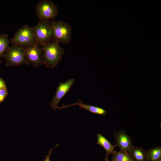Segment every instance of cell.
<instances>
[{
	"label": "cell",
	"mask_w": 161,
	"mask_h": 161,
	"mask_svg": "<svg viewBox=\"0 0 161 161\" xmlns=\"http://www.w3.org/2000/svg\"><path fill=\"white\" fill-rule=\"evenodd\" d=\"M59 43L52 41L41 46L43 64L46 67L55 68L62 59L64 51Z\"/></svg>",
	"instance_id": "cell-1"
},
{
	"label": "cell",
	"mask_w": 161,
	"mask_h": 161,
	"mask_svg": "<svg viewBox=\"0 0 161 161\" xmlns=\"http://www.w3.org/2000/svg\"><path fill=\"white\" fill-rule=\"evenodd\" d=\"M3 56L7 66L14 67L30 64L26 59L24 47L21 46L12 44Z\"/></svg>",
	"instance_id": "cell-2"
},
{
	"label": "cell",
	"mask_w": 161,
	"mask_h": 161,
	"mask_svg": "<svg viewBox=\"0 0 161 161\" xmlns=\"http://www.w3.org/2000/svg\"><path fill=\"white\" fill-rule=\"evenodd\" d=\"M52 35V41L67 44L71 38L72 29L68 23L62 21H52L50 23Z\"/></svg>",
	"instance_id": "cell-3"
},
{
	"label": "cell",
	"mask_w": 161,
	"mask_h": 161,
	"mask_svg": "<svg viewBox=\"0 0 161 161\" xmlns=\"http://www.w3.org/2000/svg\"><path fill=\"white\" fill-rule=\"evenodd\" d=\"M50 20H40L33 27L35 37V43L41 46L52 41Z\"/></svg>",
	"instance_id": "cell-4"
},
{
	"label": "cell",
	"mask_w": 161,
	"mask_h": 161,
	"mask_svg": "<svg viewBox=\"0 0 161 161\" xmlns=\"http://www.w3.org/2000/svg\"><path fill=\"white\" fill-rule=\"evenodd\" d=\"M12 44L25 47L34 43L35 37L33 27L25 25L20 28L10 40Z\"/></svg>",
	"instance_id": "cell-5"
},
{
	"label": "cell",
	"mask_w": 161,
	"mask_h": 161,
	"mask_svg": "<svg viewBox=\"0 0 161 161\" xmlns=\"http://www.w3.org/2000/svg\"><path fill=\"white\" fill-rule=\"evenodd\" d=\"M35 12L40 20H52L58 14L57 7L49 0L39 1L36 6Z\"/></svg>",
	"instance_id": "cell-6"
},
{
	"label": "cell",
	"mask_w": 161,
	"mask_h": 161,
	"mask_svg": "<svg viewBox=\"0 0 161 161\" xmlns=\"http://www.w3.org/2000/svg\"><path fill=\"white\" fill-rule=\"evenodd\" d=\"M24 50L27 60L33 67H36L43 64L41 46L34 43L24 47Z\"/></svg>",
	"instance_id": "cell-7"
},
{
	"label": "cell",
	"mask_w": 161,
	"mask_h": 161,
	"mask_svg": "<svg viewBox=\"0 0 161 161\" xmlns=\"http://www.w3.org/2000/svg\"><path fill=\"white\" fill-rule=\"evenodd\" d=\"M74 78L69 79L64 82L60 83L56 89L55 95L51 100L50 105L52 109H58V104L62 98L69 92L75 81Z\"/></svg>",
	"instance_id": "cell-8"
},
{
	"label": "cell",
	"mask_w": 161,
	"mask_h": 161,
	"mask_svg": "<svg viewBox=\"0 0 161 161\" xmlns=\"http://www.w3.org/2000/svg\"><path fill=\"white\" fill-rule=\"evenodd\" d=\"M114 137L116 142L115 144L120 151L127 152L132 145L131 138L123 130L115 131Z\"/></svg>",
	"instance_id": "cell-9"
},
{
	"label": "cell",
	"mask_w": 161,
	"mask_h": 161,
	"mask_svg": "<svg viewBox=\"0 0 161 161\" xmlns=\"http://www.w3.org/2000/svg\"><path fill=\"white\" fill-rule=\"evenodd\" d=\"M75 105L78 106L80 108L85 109L93 113L103 116L106 115L107 113V111L106 109L96 106L85 104L82 103L81 100H79L78 102L71 105H65L63 104L61 107H58V109L60 110Z\"/></svg>",
	"instance_id": "cell-10"
},
{
	"label": "cell",
	"mask_w": 161,
	"mask_h": 161,
	"mask_svg": "<svg viewBox=\"0 0 161 161\" xmlns=\"http://www.w3.org/2000/svg\"><path fill=\"white\" fill-rule=\"evenodd\" d=\"M97 143L103 147L106 152V155L105 160L108 161V157L109 154H113L116 151L115 148L117 145L111 144L100 133L97 134Z\"/></svg>",
	"instance_id": "cell-11"
},
{
	"label": "cell",
	"mask_w": 161,
	"mask_h": 161,
	"mask_svg": "<svg viewBox=\"0 0 161 161\" xmlns=\"http://www.w3.org/2000/svg\"><path fill=\"white\" fill-rule=\"evenodd\" d=\"M127 152L134 161H148L145 151L142 147L132 145Z\"/></svg>",
	"instance_id": "cell-12"
},
{
	"label": "cell",
	"mask_w": 161,
	"mask_h": 161,
	"mask_svg": "<svg viewBox=\"0 0 161 161\" xmlns=\"http://www.w3.org/2000/svg\"><path fill=\"white\" fill-rule=\"evenodd\" d=\"M10 42L7 34H0V63H2L1 58L9 48Z\"/></svg>",
	"instance_id": "cell-13"
},
{
	"label": "cell",
	"mask_w": 161,
	"mask_h": 161,
	"mask_svg": "<svg viewBox=\"0 0 161 161\" xmlns=\"http://www.w3.org/2000/svg\"><path fill=\"white\" fill-rule=\"evenodd\" d=\"M148 161H157L161 158V147L157 146L145 151Z\"/></svg>",
	"instance_id": "cell-14"
},
{
	"label": "cell",
	"mask_w": 161,
	"mask_h": 161,
	"mask_svg": "<svg viewBox=\"0 0 161 161\" xmlns=\"http://www.w3.org/2000/svg\"><path fill=\"white\" fill-rule=\"evenodd\" d=\"M112 161H134L127 152L120 150L113 154Z\"/></svg>",
	"instance_id": "cell-15"
},
{
	"label": "cell",
	"mask_w": 161,
	"mask_h": 161,
	"mask_svg": "<svg viewBox=\"0 0 161 161\" xmlns=\"http://www.w3.org/2000/svg\"><path fill=\"white\" fill-rule=\"evenodd\" d=\"M7 94V88L0 89V103L4 100Z\"/></svg>",
	"instance_id": "cell-16"
},
{
	"label": "cell",
	"mask_w": 161,
	"mask_h": 161,
	"mask_svg": "<svg viewBox=\"0 0 161 161\" xmlns=\"http://www.w3.org/2000/svg\"><path fill=\"white\" fill-rule=\"evenodd\" d=\"M58 144H57L53 148L50 149L49 151V154L48 155H45V159L44 160V161H50V157L52 154V151L55 148L58 146Z\"/></svg>",
	"instance_id": "cell-17"
},
{
	"label": "cell",
	"mask_w": 161,
	"mask_h": 161,
	"mask_svg": "<svg viewBox=\"0 0 161 161\" xmlns=\"http://www.w3.org/2000/svg\"><path fill=\"white\" fill-rule=\"evenodd\" d=\"M6 88V86L4 81L0 78V89Z\"/></svg>",
	"instance_id": "cell-18"
},
{
	"label": "cell",
	"mask_w": 161,
	"mask_h": 161,
	"mask_svg": "<svg viewBox=\"0 0 161 161\" xmlns=\"http://www.w3.org/2000/svg\"><path fill=\"white\" fill-rule=\"evenodd\" d=\"M157 161H161V158H160L159 159L157 160Z\"/></svg>",
	"instance_id": "cell-19"
}]
</instances>
